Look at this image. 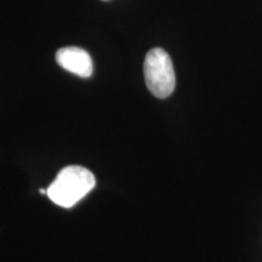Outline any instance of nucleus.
<instances>
[{"label":"nucleus","mask_w":262,"mask_h":262,"mask_svg":"<svg viewBox=\"0 0 262 262\" xmlns=\"http://www.w3.org/2000/svg\"><path fill=\"white\" fill-rule=\"evenodd\" d=\"M146 85L158 98H166L175 90L176 78L173 71L172 61L169 54L160 48H155L146 55L145 64Z\"/></svg>","instance_id":"f03ea898"},{"label":"nucleus","mask_w":262,"mask_h":262,"mask_svg":"<svg viewBox=\"0 0 262 262\" xmlns=\"http://www.w3.org/2000/svg\"><path fill=\"white\" fill-rule=\"evenodd\" d=\"M96 185L94 173L83 166L72 165L62 169L47 189V195L62 208H72L91 192Z\"/></svg>","instance_id":"f257e3e1"},{"label":"nucleus","mask_w":262,"mask_h":262,"mask_svg":"<svg viewBox=\"0 0 262 262\" xmlns=\"http://www.w3.org/2000/svg\"><path fill=\"white\" fill-rule=\"evenodd\" d=\"M104 2H107V0H104Z\"/></svg>","instance_id":"20e7f679"},{"label":"nucleus","mask_w":262,"mask_h":262,"mask_svg":"<svg viewBox=\"0 0 262 262\" xmlns=\"http://www.w3.org/2000/svg\"><path fill=\"white\" fill-rule=\"evenodd\" d=\"M56 61L66 71L78 77L89 78L93 75L94 64L89 52L84 49L68 47L61 48L56 52Z\"/></svg>","instance_id":"7ed1b4c3"}]
</instances>
